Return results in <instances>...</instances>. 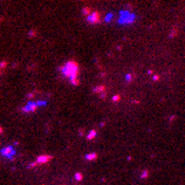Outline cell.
Returning <instances> with one entry per match:
<instances>
[{
  "label": "cell",
  "instance_id": "6da1fadb",
  "mask_svg": "<svg viewBox=\"0 0 185 185\" xmlns=\"http://www.w3.org/2000/svg\"><path fill=\"white\" fill-rule=\"evenodd\" d=\"M59 70H60V73L63 74V77L70 80V84H73V85H78L80 84V80H78L80 67H78V63L75 62V60H73V59L67 60L65 65L59 67Z\"/></svg>",
  "mask_w": 185,
  "mask_h": 185
},
{
  "label": "cell",
  "instance_id": "7a4b0ae2",
  "mask_svg": "<svg viewBox=\"0 0 185 185\" xmlns=\"http://www.w3.org/2000/svg\"><path fill=\"white\" fill-rule=\"evenodd\" d=\"M0 155H2L4 159H7V160H14L15 158H17V151H15L14 147L7 145V147H3L2 150H0Z\"/></svg>",
  "mask_w": 185,
  "mask_h": 185
},
{
  "label": "cell",
  "instance_id": "3957f363",
  "mask_svg": "<svg viewBox=\"0 0 185 185\" xmlns=\"http://www.w3.org/2000/svg\"><path fill=\"white\" fill-rule=\"evenodd\" d=\"M43 102H29L27 104H25L22 108H21V111L22 112H25V114H32V112H36L37 111V108L40 106H43Z\"/></svg>",
  "mask_w": 185,
  "mask_h": 185
},
{
  "label": "cell",
  "instance_id": "277c9868",
  "mask_svg": "<svg viewBox=\"0 0 185 185\" xmlns=\"http://www.w3.org/2000/svg\"><path fill=\"white\" fill-rule=\"evenodd\" d=\"M86 22L89 25H98V23L102 22V15H100L99 11H93L89 17H86Z\"/></svg>",
  "mask_w": 185,
  "mask_h": 185
},
{
  "label": "cell",
  "instance_id": "5b68a950",
  "mask_svg": "<svg viewBox=\"0 0 185 185\" xmlns=\"http://www.w3.org/2000/svg\"><path fill=\"white\" fill-rule=\"evenodd\" d=\"M92 13H93V11L91 10V7H84L82 8V15H85V17H89Z\"/></svg>",
  "mask_w": 185,
  "mask_h": 185
},
{
  "label": "cell",
  "instance_id": "8992f818",
  "mask_svg": "<svg viewBox=\"0 0 185 185\" xmlns=\"http://www.w3.org/2000/svg\"><path fill=\"white\" fill-rule=\"evenodd\" d=\"M51 156H41V158H37V160L36 162L37 163H44V160H50Z\"/></svg>",
  "mask_w": 185,
  "mask_h": 185
},
{
  "label": "cell",
  "instance_id": "52a82bcc",
  "mask_svg": "<svg viewBox=\"0 0 185 185\" xmlns=\"http://www.w3.org/2000/svg\"><path fill=\"white\" fill-rule=\"evenodd\" d=\"M36 34H37V32H36L34 29H32V30H29V32H27V36H29V37H34Z\"/></svg>",
  "mask_w": 185,
  "mask_h": 185
},
{
  "label": "cell",
  "instance_id": "ba28073f",
  "mask_svg": "<svg viewBox=\"0 0 185 185\" xmlns=\"http://www.w3.org/2000/svg\"><path fill=\"white\" fill-rule=\"evenodd\" d=\"M0 133H2V128H0Z\"/></svg>",
  "mask_w": 185,
  "mask_h": 185
}]
</instances>
